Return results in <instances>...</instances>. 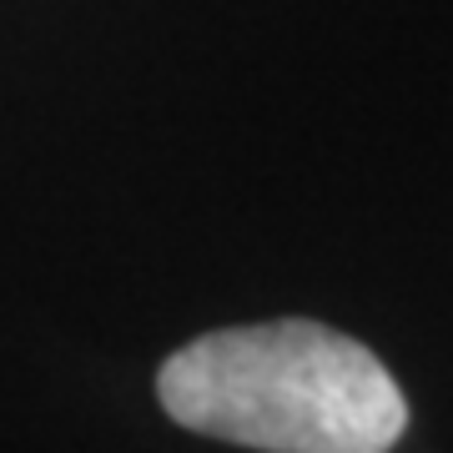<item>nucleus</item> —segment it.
Returning a JSON list of instances; mask_svg holds the SVG:
<instances>
[{
	"label": "nucleus",
	"mask_w": 453,
	"mask_h": 453,
	"mask_svg": "<svg viewBox=\"0 0 453 453\" xmlns=\"http://www.w3.org/2000/svg\"><path fill=\"white\" fill-rule=\"evenodd\" d=\"M157 398L181 428L257 453H388L408 428L378 353L308 318L187 342L157 372Z\"/></svg>",
	"instance_id": "obj_1"
}]
</instances>
